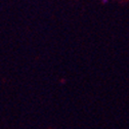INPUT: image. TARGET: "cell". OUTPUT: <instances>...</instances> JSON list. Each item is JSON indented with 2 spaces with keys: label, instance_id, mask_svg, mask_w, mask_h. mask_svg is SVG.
Returning <instances> with one entry per match:
<instances>
[{
  "label": "cell",
  "instance_id": "obj_1",
  "mask_svg": "<svg viewBox=\"0 0 129 129\" xmlns=\"http://www.w3.org/2000/svg\"><path fill=\"white\" fill-rule=\"evenodd\" d=\"M102 1H103V3H107V2H108V0H102Z\"/></svg>",
  "mask_w": 129,
  "mask_h": 129
}]
</instances>
